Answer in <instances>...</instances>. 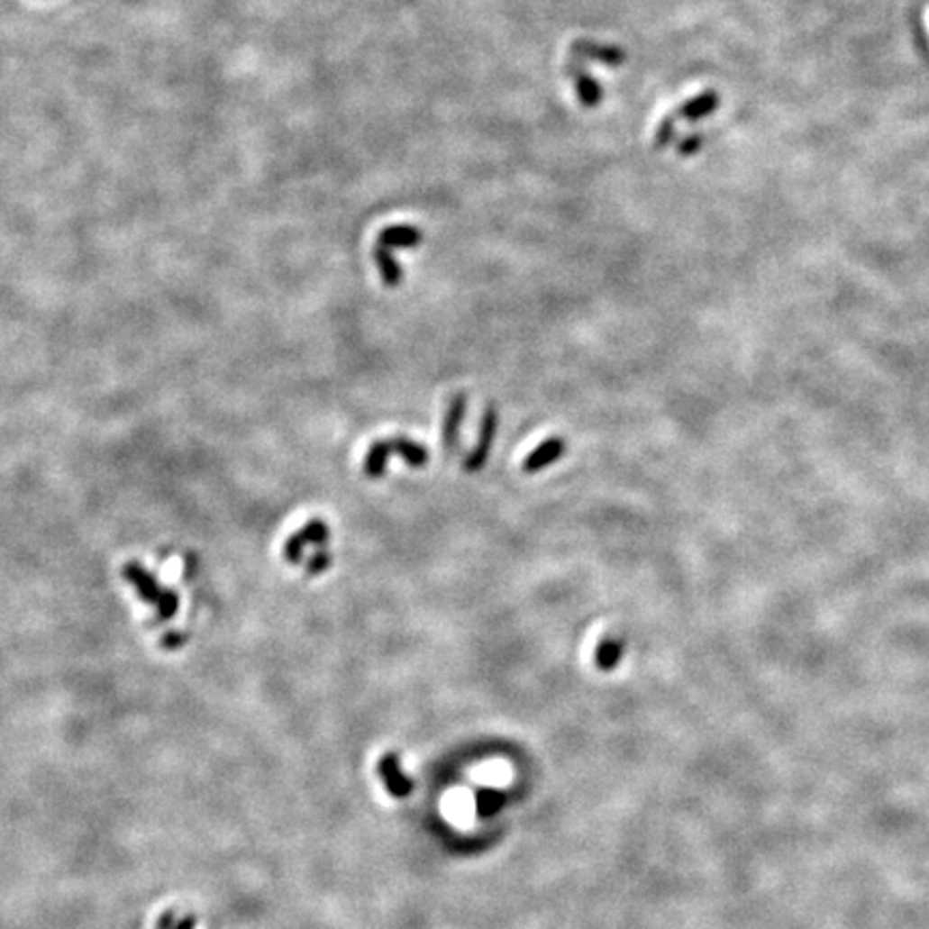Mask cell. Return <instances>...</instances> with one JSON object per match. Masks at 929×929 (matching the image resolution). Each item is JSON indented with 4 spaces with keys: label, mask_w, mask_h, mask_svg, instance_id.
Segmentation results:
<instances>
[{
    "label": "cell",
    "mask_w": 929,
    "mask_h": 929,
    "mask_svg": "<svg viewBox=\"0 0 929 929\" xmlns=\"http://www.w3.org/2000/svg\"><path fill=\"white\" fill-rule=\"evenodd\" d=\"M392 454L400 456V459L407 463L411 469H422V467L428 465L431 460V452H428L426 446H422L420 442H414V439L407 437H392L383 439V442H375L370 446L369 452H366L364 459V474L366 478H383L387 471V459Z\"/></svg>",
    "instance_id": "6da1fadb"
},
{
    "label": "cell",
    "mask_w": 929,
    "mask_h": 929,
    "mask_svg": "<svg viewBox=\"0 0 929 929\" xmlns=\"http://www.w3.org/2000/svg\"><path fill=\"white\" fill-rule=\"evenodd\" d=\"M123 577L127 578V583L136 589L138 597L158 611L159 620L166 622L177 615V611H179V594L172 592V589L161 587L158 578L144 569L142 564H138V561H127L123 566Z\"/></svg>",
    "instance_id": "7a4b0ae2"
},
{
    "label": "cell",
    "mask_w": 929,
    "mask_h": 929,
    "mask_svg": "<svg viewBox=\"0 0 929 929\" xmlns=\"http://www.w3.org/2000/svg\"><path fill=\"white\" fill-rule=\"evenodd\" d=\"M330 542V525L325 521L314 519L305 523L299 532H295L285 544V560L288 564H299L304 560V551L308 547H325Z\"/></svg>",
    "instance_id": "3957f363"
},
{
    "label": "cell",
    "mask_w": 929,
    "mask_h": 929,
    "mask_svg": "<svg viewBox=\"0 0 929 929\" xmlns=\"http://www.w3.org/2000/svg\"><path fill=\"white\" fill-rule=\"evenodd\" d=\"M497 426H499L497 409H495L493 405H488V407L484 409V414H482L480 435H478L476 448L465 456L463 469L467 471V474H476V471H480L482 467H484V463H487L488 454H491L495 435H497Z\"/></svg>",
    "instance_id": "277c9868"
},
{
    "label": "cell",
    "mask_w": 929,
    "mask_h": 929,
    "mask_svg": "<svg viewBox=\"0 0 929 929\" xmlns=\"http://www.w3.org/2000/svg\"><path fill=\"white\" fill-rule=\"evenodd\" d=\"M572 59L581 60V63H587V60H597V63H603L607 67H620L626 60L624 50L617 46H607V43L598 41H587V39H581V41L572 43Z\"/></svg>",
    "instance_id": "5b68a950"
},
{
    "label": "cell",
    "mask_w": 929,
    "mask_h": 929,
    "mask_svg": "<svg viewBox=\"0 0 929 929\" xmlns=\"http://www.w3.org/2000/svg\"><path fill=\"white\" fill-rule=\"evenodd\" d=\"M379 770V777L386 783L389 797L394 798H407L411 792H414V781L405 775L403 769H400V758L398 753H386L377 766Z\"/></svg>",
    "instance_id": "8992f818"
},
{
    "label": "cell",
    "mask_w": 929,
    "mask_h": 929,
    "mask_svg": "<svg viewBox=\"0 0 929 929\" xmlns=\"http://www.w3.org/2000/svg\"><path fill=\"white\" fill-rule=\"evenodd\" d=\"M467 414V396L465 394H456V396L450 400L446 417H443V431H442V442L446 454H454L459 450V439H460V424H463Z\"/></svg>",
    "instance_id": "52a82bcc"
},
{
    "label": "cell",
    "mask_w": 929,
    "mask_h": 929,
    "mask_svg": "<svg viewBox=\"0 0 929 929\" xmlns=\"http://www.w3.org/2000/svg\"><path fill=\"white\" fill-rule=\"evenodd\" d=\"M566 74H569L572 77V82H575L577 96L586 108H597V105L603 102L605 91L600 88L598 82L589 76L586 63H581V60L575 59L569 67H566Z\"/></svg>",
    "instance_id": "ba28073f"
},
{
    "label": "cell",
    "mask_w": 929,
    "mask_h": 929,
    "mask_svg": "<svg viewBox=\"0 0 929 929\" xmlns=\"http://www.w3.org/2000/svg\"><path fill=\"white\" fill-rule=\"evenodd\" d=\"M566 452V442L561 437H551L547 442H542L533 452L527 454L525 463H523V471L525 474H538V471L547 469L553 463L564 456Z\"/></svg>",
    "instance_id": "9c48e42d"
},
{
    "label": "cell",
    "mask_w": 929,
    "mask_h": 929,
    "mask_svg": "<svg viewBox=\"0 0 929 929\" xmlns=\"http://www.w3.org/2000/svg\"><path fill=\"white\" fill-rule=\"evenodd\" d=\"M719 96H716L715 91H706L702 93V96L688 99V102H684L680 108L676 110V113H671L673 116H676L678 121H687V123H695V121L699 119H706V116H710L712 113H716V108H719Z\"/></svg>",
    "instance_id": "30bf717a"
},
{
    "label": "cell",
    "mask_w": 929,
    "mask_h": 929,
    "mask_svg": "<svg viewBox=\"0 0 929 929\" xmlns=\"http://www.w3.org/2000/svg\"><path fill=\"white\" fill-rule=\"evenodd\" d=\"M624 650H626L624 639L615 637V635H607L605 639H600L597 645V652H594V663H597L598 669L614 671L615 667L622 663V659H624Z\"/></svg>",
    "instance_id": "8fae6325"
},
{
    "label": "cell",
    "mask_w": 929,
    "mask_h": 929,
    "mask_svg": "<svg viewBox=\"0 0 929 929\" xmlns=\"http://www.w3.org/2000/svg\"><path fill=\"white\" fill-rule=\"evenodd\" d=\"M379 243L386 248H417L422 243V231L417 226H389L379 235Z\"/></svg>",
    "instance_id": "7c38bea8"
},
{
    "label": "cell",
    "mask_w": 929,
    "mask_h": 929,
    "mask_svg": "<svg viewBox=\"0 0 929 929\" xmlns=\"http://www.w3.org/2000/svg\"><path fill=\"white\" fill-rule=\"evenodd\" d=\"M375 260H377V267H379V271H381L383 282H386L387 287H398L400 282H403V267H400L398 260L394 259V254L389 252V248L377 243Z\"/></svg>",
    "instance_id": "4fadbf2b"
},
{
    "label": "cell",
    "mask_w": 929,
    "mask_h": 929,
    "mask_svg": "<svg viewBox=\"0 0 929 929\" xmlns=\"http://www.w3.org/2000/svg\"><path fill=\"white\" fill-rule=\"evenodd\" d=\"M504 805V794L499 792V789H493V788H484V789H478L476 792V809H478V815H493L497 814L499 809H502Z\"/></svg>",
    "instance_id": "5bb4252c"
},
{
    "label": "cell",
    "mask_w": 929,
    "mask_h": 929,
    "mask_svg": "<svg viewBox=\"0 0 929 929\" xmlns=\"http://www.w3.org/2000/svg\"><path fill=\"white\" fill-rule=\"evenodd\" d=\"M678 123H680V121H678L673 114L665 116V119L660 121V125L656 127V132H654V142H652V147L656 149V151H665V149L673 142V138H676V133H678Z\"/></svg>",
    "instance_id": "9a60e30c"
},
{
    "label": "cell",
    "mask_w": 929,
    "mask_h": 929,
    "mask_svg": "<svg viewBox=\"0 0 929 929\" xmlns=\"http://www.w3.org/2000/svg\"><path fill=\"white\" fill-rule=\"evenodd\" d=\"M330 566H332V553L330 551L321 549V551H316L313 558L305 561V572H308V575H321V572H325Z\"/></svg>",
    "instance_id": "2e32d148"
},
{
    "label": "cell",
    "mask_w": 929,
    "mask_h": 929,
    "mask_svg": "<svg viewBox=\"0 0 929 929\" xmlns=\"http://www.w3.org/2000/svg\"><path fill=\"white\" fill-rule=\"evenodd\" d=\"M704 133H691V136L682 138V141L678 142V153H680L682 158H691V155H695L704 147Z\"/></svg>",
    "instance_id": "e0dca14e"
},
{
    "label": "cell",
    "mask_w": 929,
    "mask_h": 929,
    "mask_svg": "<svg viewBox=\"0 0 929 929\" xmlns=\"http://www.w3.org/2000/svg\"><path fill=\"white\" fill-rule=\"evenodd\" d=\"M177 925V912L175 910H166L164 915L159 916L158 925H155V929H175Z\"/></svg>",
    "instance_id": "ac0fdd59"
},
{
    "label": "cell",
    "mask_w": 929,
    "mask_h": 929,
    "mask_svg": "<svg viewBox=\"0 0 929 929\" xmlns=\"http://www.w3.org/2000/svg\"><path fill=\"white\" fill-rule=\"evenodd\" d=\"M187 637H183L181 633H168L164 637V648H179V645L186 643Z\"/></svg>",
    "instance_id": "d6986e66"
},
{
    "label": "cell",
    "mask_w": 929,
    "mask_h": 929,
    "mask_svg": "<svg viewBox=\"0 0 929 929\" xmlns=\"http://www.w3.org/2000/svg\"><path fill=\"white\" fill-rule=\"evenodd\" d=\"M175 929H196V916L186 915L181 921H177Z\"/></svg>",
    "instance_id": "ffe728a7"
}]
</instances>
